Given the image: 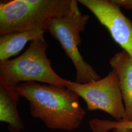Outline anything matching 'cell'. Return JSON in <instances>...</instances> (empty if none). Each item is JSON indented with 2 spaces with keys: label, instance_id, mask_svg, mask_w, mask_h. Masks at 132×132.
Here are the masks:
<instances>
[{
  "label": "cell",
  "instance_id": "8992f818",
  "mask_svg": "<svg viewBox=\"0 0 132 132\" xmlns=\"http://www.w3.org/2000/svg\"><path fill=\"white\" fill-rule=\"evenodd\" d=\"M108 29L114 41L132 58V22L111 0H79Z\"/></svg>",
  "mask_w": 132,
  "mask_h": 132
},
{
  "label": "cell",
  "instance_id": "9c48e42d",
  "mask_svg": "<svg viewBox=\"0 0 132 132\" xmlns=\"http://www.w3.org/2000/svg\"><path fill=\"white\" fill-rule=\"evenodd\" d=\"M45 32L41 28H37L0 36V62L18 55L29 41H45Z\"/></svg>",
  "mask_w": 132,
  "mask_h": 132
},
{
  "label": "cell",
  "instance_id": "ba28073f",
  "mask_svg": "<svg viewBox=\"0 0 132 132\" xmlns=\"http://www.w3.org/2000/svg\"><path fill=\"white\" fill-rule=\"evenodd\" d=\"M110 65L118 76L124 104L126 119L132 121V58L126 51L116 53L110 61Z\"/></svg>",
  "mask_w": 132,
  "mask_h": 132
},
{
  "label": "cell",
  "instance_id": "7c38bea8",
  "mask_svg": "<svg viewBox=\"0 0 132 132\" xmlns=\"http://www.w3.org/2000/svg\"><path fill=\"white\" fill-rule=\"evenodd\" d=\"M113 132H132L131 129H113Z\"/></svg>",
  "mask_w": 132,
  "mask_h": 132
},
{
  "label": "cell",
  "instance_id": "3957f363",
  "mask_svg": "<svg viewBox=\"0 0 132 132\" xmlns=\"http://www.w3.org/2000/svg\"><path fill=\"white\" fill-rule=\"evenodd\" d=\"M48 45L46 41L30 42L25 52L12 60L0 62V76L12 85L21 82H41L67 88L70 80L58 76L53 70L46 51Z\"/></svg>",
  "mask_w": 132,
  "mask_h": 132
},
{
  "label": "cell",
  "instance_id": "277c9868",
  "mask_svg": "<svg viewBox=\"0 0 132 132\" xmlns=\"http://www.w3.org/2000/svg\"><path fill=\"white\" fill-rule=\"evenodd\" d=\"M77 2L73 0L71 10L66 15L52 19L48 31L72 62L76 72L75 82L85 84L101 78L93 68L84 61L78 50L81 44V33L85 30L90 16L82 14Z\"/></svg>",
  "mask_w": 132,
  "mask_h": 132
},
{
  "label": "cell",
  "instance_id": "7a4b0ae2",
  "mask_svg": "<svg viewBox=\"0 0 132 132\" xmlns=\"http://www.w3.org/2000/svg\"><path fill=\"white\" fill-rule=\"evenodd\" d=\"M73 0H13L0 3V36L41 28L48 31L52 19L66 15Z\"/></svg>",
  "mask_w": 132,
  "mask_h": 132
},
{
  "label": "cell",
  "instance_id": "6da1fadb",
  "mask_svg": "<svg viewBox=\"0 0 132 132\" xmlns=\"http://www.w3.org/2000/svg\"><path fill=\"white\" fill-rule=\"evenodd\" d=\"M15 88L28 101L32 117L41 120L49 129L71 132L80 126L85 117L80 96L68 88L27 82Z\"/></svg>",
  "mask_w": 132,
  "mask_h": 132
},
{
  "label": "cell",
  "instance_id": "30bf717a",
  "mask_svg": "<svg viewBox=\"0 0 132 132\" xmlns=\"http://www.w3.org/2000/svg\"><path fill=\"white\" fill-rule=\"evenodd\" d=\"M90 125L93 132H107L111 129H115L132 130V121H118L94 119L90 121Z\"/></svg>",
  "mask_w": 132,
  "mask_h": 132
},
{
  "label": "cell",
  "instance_id": "52a82bcc",
  "mask_svg": "<svg viewBox=\"0 0 132 132\" xmlns=\"http://www.w3.org/2000/svg\"><path fill=\"white\" fill-rule=\"evenodd\" d=\"M15 86L0 76V121L8 124L10 132H21L24 123L18 110L20 96Z\"/></svg>",
  "mask_w": 132,
  "mask_h": 132
},
{
  "label": "cell",
  "instance_id": "5b68a950",
  "mask_svg": "<svg viewBox=\"0 0 132 132\" xmlns=\"http://www.w3.org/2000/svg\"><path fill=\"white\" fill-rule=\"evenodd\" d=\"M68 88L84 100L90 111L102 110L117 121H125L126 112L118 76L113 70L102 79L85 84L70 81Z\"/></svg>",
  "mask_w": 132,
  "mask_h": 132
},
{
  "label": "cell",
  "instance_id": "8fae6325",
  "mask_svg": "<svg viewBox=\"0 0 132 132\" xmlns=\"http://www.w3.org/2000/svg\"><path fill=\"white\" fill-rule=\"evenodd\" d=\"M114 5L125 10H132V0H111Z\"/></svg>",
  "mask_w": 132,
  "mask_h": 132
}]
</instances>
